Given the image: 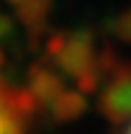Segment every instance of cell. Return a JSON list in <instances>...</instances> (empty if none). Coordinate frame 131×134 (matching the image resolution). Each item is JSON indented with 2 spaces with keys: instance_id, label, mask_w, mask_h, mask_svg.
<instances>
[{
  "instance_id": "obj_1",
  "label": "cell",
  "mask_w": 131,
  "mask_h": 134,
  "mask_svg": "<svg viewBox=\"0 0 131 134\" xmlns=\"http://www.w3.org/2000/svg\"><path fill=\"white\" fill-rule=\"evenodd\" d=\"M0 134H26V119L10 90L0 80Z\"/></svg>"
},
{
  "instance_id": "obj_2",
  "label": "cell",
  "mask_w": 131,
  "mask_h": 134,
  "mask_svg": "<svg viewBox=\"0 0 131 134\" xmlns=\"http://www.w3.org/2000/svg\"><path fill=\"white\" fill-rule=\"evenodd\" d=\"M129 134H131V129H129Z\"/></svg>"
}]
</instances>
